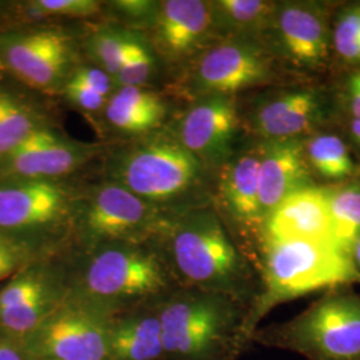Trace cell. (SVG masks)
<instances>
[{"mask_svg": "<svg viewBox=\"0 0 360 360\" xmlns=\"http://www.w3.org/2000/svg\"><path fill=\"white\" fill-rule=\"evenodd\" d=\"M176 287L230 296L248 309L260 279L218 212L195 208L171 217L153 242Z\"/></svg>", "mask_w": 360, "mask_h": 360, "instance_id": "cell-1", "label": "cell"}, {"mask_svg": "<svg viewBox=\"0 0 360 360\" xmlns=\"http://www.w3.org/2000/svg\"><path fill=\"white\" fill-rule=\"evenodd\" d=\"M158 303L129 309L110 319V360H166Z\"/></svg>", "mask_w": 360, "mask_h": 360, "instance_id": "cell-21", "label": "cell"}, {"mask_svg": "<svg viewBox=\"0 0 360 360\" xmlns=\"http://www.w3.org/2000/svg\"><path fill=\"white\" fill-rule=\"evenodd\" d=\"M304 153L311 175L330 183H342L355 172V163L345 141L330 132L304 139Z\"/></svg>", "mask_w": 360, "mask_h": 360, "instance_id": "cell-23", "label": "cell"}, {"mask_svg": "<svg viewBox=\"0 0 360 360\" xmlns=\"http://www.w3.org/2000/svg\"><path fill=\"white\" fill-rule=\"evenodd\" d=\"M259 148L245 150L221 166L219 199L229 218L245 239V254L257 269V251L262 230L259 205Z\"/></svg>", "mask_w": 360, "mask_h": 360, "instance_id": "cell-16", "label": "cell"}, {"mask_svg": "<svg viewBox=\"0 0 360 360\" xmlns=\"http://www.w3.org/2000/svg\"><path fill=\"white\" fill-rule=\"evenodd\" d=\"M75 198L59 180L20 179L0 186V230L43 232L65 245L72 236Z\"/></svg>", "mask_w": 360, "mask_h": 360, "instance_id": "cell-10", "label": "cell"}, {"mask_svg": "<svg viewBox=\"0 0 360 360\" xmlns=\"http://www.w3.org/2000/svg\"><path fill=\"white\" fill-rule=\"evenodd\" d=\"M151 26L158 51L172 62L187 59L215 34L211 1H159Z\"/></svg>", "mask_w": 360, "mask_h": 360, "instance_id": "cell-17", "label": "cell"}, {"mask_svg": "<svg viewBox=\"0 0 360 360\" xmlns=\"http://www.w3.org/2000/svg\"><path fill=\"white\" fill-rule=\"evenodd\" d=\"M167 110H146L108 99L104 116L110 126L129 135H146L160 126Z\"/></svg>", "mask_w": 360, "mask_h": 360, "instance_id": "cell-28", "label": "cell"}, {"mask_svg": "<svg viewBox=\"0 0 360 360\" xmlns=\"http://www.w3.org/2000/svg\"><path fill=\"white\" fill-rule=\"evenodd\" d=\"M67 296L63 255L28 267L0 290V333L23 342Z\"/></svg>", "mask_w": 360, "mask_h": 360, "instance_id": "cell-12", "label": "cell"}, {"mask_svg": "<svg viewBox=\"0 0 360 360\" xmlns=\"http://www.w3.org/2000/svg\"><path fill=\"white\" fill-rule=\"evenodd\" d=\"M155 71L154 49L146 40L131 32L126 60L115 77L117 87H144Z\"/></svg>", "mask_w": 360, "mask_h": 360, "instance_id": "cell-29", "label": "cell"}, {"mask_svg": "<svg viewBox=\"0 0 360 360\" xmlns=\"http://www.w3.org/2000/svg\"><path fill=\"white\" fill-rule=\"evenodd\" d=\"M252 343L307 360H360V295L351 287L324 291L294 318L259 327Z\"/></svg>", "mask_w": 360, "mask_h": 360, "instance_id": "cell-5", "label": "cell"}, {"mask_svg": "<svg viewBox=\"0 0 360 360\" xmlns=\"http://www.w3.org/2000/svg\"><path fill=\"white\" fill-rule=\"evenodd\" d=\"M257 148L259 205L263 224L266 217L288 195L314 186V181L303 138L262 141Z\"/></svg>", "mask_w": 360, "mask_h": 360, "instance_id": "cell-19", "label": "cell"}, {"mask_svg": "<svg viewBox=\"0 0 360 360\" xmlns=\"http://www.w3.org/2000/svg\"><path fill=\"white\" fill-rule=\"evenodd\" d=\"M171 217L127 188L107 181L75 199L72 242L75 248L105 243H153Z\"/></svg>", "mask_w": 360, "mask_h": 360, "instance_id": "cell-7", "label": "cell"}, {"mask_svg": "<svg viewBox=\"0 0 360 360\" xmlns=\"http://www.w3.org/2000/svg\"><path fill=\"white\" fill-rule=\"evenodd\" d=\"M263 38L275 59L297 71H318L326 65L331 44L328 4L319 1H281Z\"/></svg>", "mask_w": 360, "mask_h": 360, "instance_id": "cell-9", "label": "cell"}, {"mask_svg": "<svg viewBox=\"0 0 360 360\" xmlns=\"http://www.w3.org/2000/svg\"><path fill=\"white\" fill-rule=\"evenodd\" d=\"M203 169L175 134H158L115 155L110 165V181L160 207L191 193Z\"/></svg>", "mask_w": 360, "mask_h": 360, "instance_id": "cell-6", "label": "cell"}, {"mask_svg": "<svg viewBox=\"0 0 360 360\" xmlns=\"http://www.w3.org/2000/svg\"><path fill=\"white\" fill-rule=\"evenodd\" d=\"M278 1L215 0L211 1L215 32L229 38H263Z\"/></svg>", "mask_w": 360, "mask_h": 360, "instance_id": "cell-22", "label": "cell"}, {"mask_svg": "<svg viewBox=\"0 0 360 360\" xmlns=\"http://www.w3.org/2000/svg\"><path fill=\"white\" fill-rule=\"evenodd\" d=\"M71 53L68 35L58 30H41L13 39L6 47V60L30 86L50 90L65 80Z\"/></svg>", "mask_w": 360, "mask_h": 360, "instance_id": "cell-18", "label": "cell"}, {"mask_svg": "<svg viewBox=\"0 0 360 360\" xmlns=\"http://www.w3.org/2000/svg\"><path fill=\"white\" fill-rule=\"evenodd\" d=\"M275 77V58L254 39L230 38L202 52L193 67V92L233 96L235 92L264 86Z\"/></svg>", "mask_w": 360, "mask_h": 360, "instance_id": "cell-11", "label": "cell"}, {"mask_svg": "<svg viewBox=\"0 0 360 360\" xmlns=\"http://www.w3.org/2000/svg\"><path fill=\"white\" fill-rule=\"evenodd\" d=\"M63 91L70 103L74 104L79 110L89 114H96L102 110L104 111L108 102V98L98 94L96 91L71 82H65Z\"/></svg>", "mask_w": 360, "mask_h": 360, "instance_id": "cell-33", "label": "cell"}, {"mask_svg": "<svg viewBox=\"0 0 360 360\" xmlns=\"http://www.w3.org/2000/svg\"><path fill=\"white\" fill-rule=\"evenodd\" d=\"M270 240H309L336 245L328 187L314 184L283 199L263 220L257 248Z\"/></svg>", "mask_w": 360, "mask_h": 360, "instance_id": "cell-15", "label": "cell"}, {"mask_svg": "<svg viewBox=\"0 0 360 360\" xmlns=\"http://www.w3.org/2000/svg\"><path fill=\"white\" fill-rule=\"evenodd\" d=\"M110 319L65 299L22 345L30 360H110Z\"/></svg>", "mask_w": 360, "mask_h": 360, "instance_id": "cell-8", "label": "cell"}, {"mask_svg": "<svg viewBox=\"0 0 360 360\" xmlns=\"http://www.w3.org/2000/svg\"><path fill=\"white\" fill-rule=\"evenodd\" d=\"M95 153L90 144L39 127L7 159L10 169L22 179L56 180L84 165Z\"/></svg>", "mask_w": 360, "mask_h": 360, "instance_id": "cell-20", "label": "cell"}, {"mask_svg": "<svg viewBox=\"0 0 360 360\" xmlns=\"http://www.w3.org/2000/svg\"><path fill=\"white\" fill-rule=\"evenodd\" d=\"M345 103L351 119H360V83L349 77L346 84Z\"/></svg>", "mask_w": 360, "mask_h": 360, "instance_id": "cell-36", "label": "cell"}, {"mask_svg": "<svg viewBox=\"0 0 360 360\" xmlns=\"http://www.w3.org/2000/svg\"><path fill=\"white\" fill-rule=\"evenodd\" d=\"M238 129L233 96L208 95L186 111L175 135L203 167H221L233 155Z\"/></svg>", "mask_w": 360, "mask_h": 360, "instance_id": "cell-13", "label": "cell"}, {"mask_svg": "<svg viewBox=\"0 0 360 360\" xmlns=\"http://www.w3.org/2000/svg\"><path fill=\"white\" fill-rule=\"evenodd\" d=\"M349 257L355 266V269L360 272V233L359 236L355 239L354 245L351 247V251H349Z\"/></svg>", "mask_w": 360, "mask_h": 360, "instance_id": "cell-37", "label": "cell"}, {"mask_svg": "<svg viewBox=\"0 0 360 360\" xmlns=\"http://www.w3.org/2000/svg\"><path fill=\"white\" fill-rule=\"evenodd\" d=\"M351 77H352L354 80H356V82H359L360 83V70L359 71H356L355 74H352V75H351Z\"/></svg>", "mask_w": 360, "mask_h": 360, "instance_id": "cell-38", "label": "cell"}, {"mask_svg": "<svg viewBox=\"0 0 360 360\" xmlns=\"http://www.w3.org/2000/svg\"><path fill=\"white\" fill-rule=\"evenodd\" d=\"M63 254L65 299L114 318L160 302L176 285L154 243H105Z\"/></svg>", "mask_w": 360, "mask_h": 360, "instance_id": "cell-2", "label": "cell"}, {"mask_svg": "<svg viewBox=\"0 0 360 360\" xmlns=\"http://www.w3.org/2000/svg\"><path fill=\"white\" fill-rule=\"evenodd\" d=\"M39 123L25 104L0 94V155L8 156L38 129Z\"/></svg>", "mask_w": 360, "mask_h": 360, "instance_id": "cell-25", "label": "cell"}, {"mask_svg": "<svg viewBox=\"0 0 360 360\" xmlns=\"http://www.w3.org/2000/svg\"><path fill=\"white\" fill-rule=\"evenodd\" d=\"M330 114V99L318 87L303 86L266 95L251 112V127L262 141L303 138Z\"/></svg>", "mask_w": 360, "mask_h": 360, "instance_id": "cell-14", "label": "cell"}, {"mask_svg": "<svg viewBox=\"0 0 360 360\" xmlns=\"http://www.w3.org/2000/svg\"><path fill=\"white\" fill-rule=\"evenodd\" d=\"M331 44L342 62L360 65V3L339 8L331 23Z\"/></svg>", "mask_w": 360, "mask_h": 360, "instance_id": "cell-26", "label": "cell"}, {"mask_svg": "<svg viewBox=\"0 0 360 360\" xmlns=\"http://www.w3.org/2000/svg\"><path fill=\"white\" fill-rule=\"evenodd\" d=\"M0 360H30L22 342L0 333Z\"/></svg>", "mask_w": 360, "mask_h": 360, "instance_id": "cell-35", "label": "cell"}, {"mask_svg": "<svg viewBox=\"0 0 360 360\" xmlns=\"http://www.w3.org/2000/svg\"><path fill=\"white\" fill-rule=\"evenodd\" d=\"M120 15L135 19V20H147L150 25L154 20L155 13L158 11L159 1H148V0H120L112 3Z\"/></svg>", "mask_w": 360, "mask_h": 360, "instance_id": "cell-34", "label": "cell"}, {"mask_svg": "<svg viewBox=\"0 0 360 360\" xmlns=\"http://www.w3.org/2000/svg\"><path fill=\"white\" fill-rule=\"evenodd\" d=\"M260 290L251 304L245 333L251 336L271 311L299 297L360 284V272L336 245L309 240H270L259 245Z\"/></svg>", "mask_w": 360, "mask_h": 360, "instance_id": "cell-3", "label": "cell"}, {"mask_svg": "<svg viewBox=\"0 0 360 360\" xmlns=\"http://www.w3.org/2000/svg\"><path fill=\"white\" fill-rule=\"evenodd\" d=\"M328 199L335 243L349 255L360 233V178L328 187Z\"/></svg>", "mask_w": 360, "mask_h": 360, "instance_id": "cell-24", "label": "cell"}, {"mask_svg": "<svg viewBox=\"0 0 360 360\" xmlns=\"http://www.w3.org/2000/svg\"><path fill=\"white\" fill-rule=\"evenodd\" d=\"M31 260L32 251L28 245L0 233V281L22 270Z\"/></svg>", "mask_w": 360, "mask_h": 360, "instance_id": "cell-31", "label": "cell"}, {"mask_svg": "<svg viewBox=\"0 0 360 360\" xmlns=\"http://www.w3.org/2000/svg\"><path fill=\"white\" fill-rule=\"evenodd\" d=\"M166 360H238L248 307L230 296L175 287L159 303Z\"/></svg>", "mask_w": 360, "mask_h": 360, "instance_id": "cell-4", "label": "cell"}, {"mask_svg": "<svg viewBox=\"0 0 360 360\" xmlns=\"http://www.w3.org/2000/svg\"><path fill=\"white\" fill-rule=\"evenodd\" d=\"M67 82L89 87L91 90L96 91L98 94L103 95L105 98H110L116 87L115 79L111 75H108L98 65L79 67L68 77Z\"/></svg>", "mask_w": 360, "mask_h": 360, "instance_id": "cell-32", "label": "cell"}, {"mask_svg": "<svg viewBox=\"0 0 360 360\" xmlns=\"http://www.w3.org/2000/svg\"><path fill=\"white\" fill-rule=\"evenodd\" d=\"M32 13L41 16L89 18L99 13L102 3L98 0H37L30 3Z\"/></svg>", "mask_w": 360, "mask_h": 360, "instance_id": "cell-30", "label": "cell"}, {"mask_svg": "<svg viewBox=\"0 0 360 360\" xmlns=\"http://www.w3.org/2000/svg\"><path fill=\"white\" fill-rule=\"evenodd\" d=\"M129 38L131 32L129 31L102 28L89 39V51L96 65L114 79L126 60Z\"/></svg>", "mask_w": 360, "mask_h": 360, "instance_id": "cell-27", "label": "cell"}]
</instances>
